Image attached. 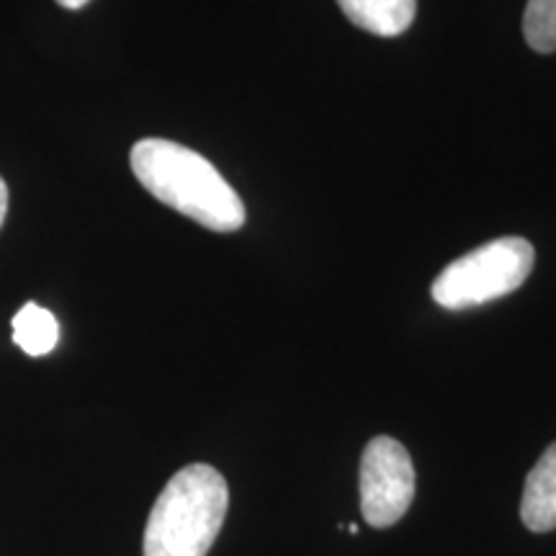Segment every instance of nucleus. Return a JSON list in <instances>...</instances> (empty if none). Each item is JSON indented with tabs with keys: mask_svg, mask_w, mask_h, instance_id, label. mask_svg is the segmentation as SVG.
<instances>
[{
	"mask_svg": "<svg viewBox=\"0 0 556 556\" xmlns=\"http://www.w3.org/2000/svg\"><path fill=\"white\" fill-rule=\"evenodd\" d=\"M129 163L152 197L197 225L212 232H235L245 225L240 197L199 152L170 139L150 137L131 148Z\"/></svg>",
	"mask_w": 556,
	"mask_h": 556,
	"instance_id": "nucleus-1",
	"label": "nucleus"
},
{
	"mask_svg": "<svg viewBox=\"0 0 556 556\" xmlns=\"http://www.w3.org/2000/svg\"><path fill=\"white\" fill-rule=\"evenodd\" d=\"M229 490L208 464H189L165 484L144 526V556H206L225 526Z\"/></svg>",
	"mask_w": 556,
	"mask_h": 556,
	"instance_id": "nucleus-2",
	"label": "nucleus"
},
{
	"mask_svg": "<svg viewBox=\"0 0 556 556\" xmlns=\"http://www.w3.org/2000/svg\"><path fill=\"white\" fill-rule=\"evenodd\" d=\"M536 250L523 238H500L448 263L435 276L430 294L443 309H469L507 296L526 283Z\"/></svg>",
	"mask_w": 556,
	"mask_h": 556,
	"instance_id": "nucleus-3",
	"label": "nucleus"
},
{
	"mask_svg": "<svg viewBox=\"0 0 556 556\" xmlns=\"http://www.w3.org/2000/svg\"><path fill=\"white\" fill-rule=\"evenodd\" d=\"M415 497V467L407 448L389 435L368 441L361 458V513L374 528L394 526Z\"/></svg>",
	"mask_w": 556,
	"mask_h": 556,
	"instance_id": "nucleus-4",
	"label": "nucleus"
},
{
	"mask_svg": "<svg viewBox=\"0 0 556 556\" xmlns=\"http://www.w3.org/2000/svg\"><path fill=\"white\" fill-rule=\"evenodd\" d=\"M520 518L528 531L546 533L556 528V443H552L526 479Z\"/></svg>",
	"mask_w": 556,
	"mask_h": 556,
	"instance_id": "nucleus-5",
	"label": "nucleus"
},
{
	"mask_svg": "<svg viewBox=\"0 0 556 556\" xmlns=\"http://www.w3.org/2000/svg\"><path fill=\"white\" fill-rule=\"evenodd\" d=\"M351 24L377 37H400L413 24L417 0H338Z\"/></svg>",
	"mask_w": 556,
	"mask_h": 556,
	"instance_id": "nucleus-6",
	"label": "nucleus"
},
{
	"mask_svg": "<svg viewBox=\"0 0 556 556\" xmlns=\"http://www.w3.org/2000/svg\"><path fill=\"white\" fill-rule=\"evenodd\" d=\"M60 340V325L50 309L39 304H24L13 317V343L29 356H47Z\"/></svg>",
	"mask_w": 556,
	"mask_h": 556,
	"instance_id": "nucleus-7",
	"label": "nucleus"
},
{
	"mask_svg": "<svg viewBox=\"0 0 556 556\" xmlns=\"http://www.w3.org/2000/svg\"><path fill=\"white\" fill-rule=\"evenodd\" d=\"M523 37L531 50L541 54L556 52V0H528Z\"/></svg>",
	"mask_w": 556,
	"mask_h": 556,
	"instance_id": "nucleus-8",
	"label": "nucleus"
},
{
	"mask_svg": "<svg viewBox=\"0 0 556 556\" xmlns=\"http://www.w3.org/2000/svg\"><path fill=\"white\" fill-rule=\"evenodd\" d=\"M5 212H9V186H5V180L0 178V227H3Z\"/></svg>",
	"mask_w": 556,
	"mask_h": 556,
	"instance_id": "nucleus-9",
	"label": "nucleus"
},
{
	"mask_svg": "<svg viewBox=\"0 0 556 556\" xmlns=\"http://www.w3.org/2000/svg\"><path fill=\"white\" fill-rule=\"evenodd\" d=\"M58 3L62 5V9H67V11H78V9H83V5L88 3V0H58Z\"/></svg>",
	"mask_w": 556,
	"mask_h": 556,
	"instance_id": "nucleus-10",
	"label": "nucleus"
}]
</instances>
